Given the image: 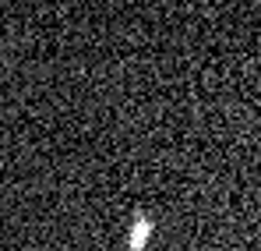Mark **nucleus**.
Returning a JSON list of instances; mask_svg holds the SVG:
<instances>
[]
</instances>
